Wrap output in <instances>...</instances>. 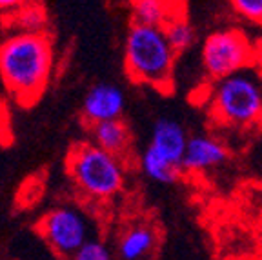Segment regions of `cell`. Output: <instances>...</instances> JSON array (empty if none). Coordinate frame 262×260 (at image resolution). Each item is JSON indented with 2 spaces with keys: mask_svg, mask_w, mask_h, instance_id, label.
Segmentation results:
<instances>
[{
  "mask_svg": "<svg viewBox=\"0 0 262 260\" xmlns=\"http://www.w3.org/2000/svg\"><path fill=\"white\" fill-rule=\"evenodd\" d=\"M53 71V42L46 33H13L0 42V77L22 106L42 97Z\"/></svg>",
  "mask_w": 262,
  "mask_h": 260,
  "instance_id": "cell-1",
  "label": "cell"
},
{
  "mask_svg": "<svg viewBox=\"0 0 262 260\" xmlns=\"http://www.w3.org/2000/svg\"><path fill=\"white\" fill-rule=\"evenodd\" d=\"M175 60L177 51L164 28L131 24L124 44V66L131 80L168 93L173 88Z\"/></svg>",
  "mask_w": 262,
  "mask_h": 260,
  "instance_id": "cell-2",
  "label": "cell"
},
{
  "mask_svg": "<svg viewBox=\"0 0 262 260\" xmlns=\"http://www.w3.org/2000/svg\"><path fill=\"white\" fill-rule=\"evenodd\" d=\"M209 117L217 126L250 131L262 126V85L248 73L222 78L209 95Z\"/></svg>",
  "mask_w": 262,
  "mask_h": 260,
  "instance_id": "cell-3",
  "label": "cell"
},
{
  "mask_svg": "<svg viewBox=\"0 0 262 260\" xmlns=\"http://www.w3.org/2000/svg\"><path fill=\"white\" fill-rule=\"evenodd\" d=\"M68 169L82 193L97 200H106L124 187V164L93 142L73 146L68 159Z\"/></svg>",
  "mask_w": 262,
  "mask_h": 260,
  "instance_id": "cell-4",
  "label": "cell"
},
{
  "mask_svg": "<svg viewBox=\"0 0 262 260\" xmlns=\"http://www.w3.org/2000/svg\"><path fill=\"white\" fill-rule=\"evenodd\" d=\"M257 62L253 42L241 29H219L208 35L202 46V66L213 80L242 73Z\"/></svg>",
  "mask_w": 262,
  "mask_h": 260,
  "instance_id": "cell-5",
  "label": "cell"
},
{
  "mask_svg": "<svg viewBox=\"0 0 262 260\" xmlns=\"http://www.w3.org/2000/svg\"><path fill=\"white\" fill-rule=\"evenodd\" d=\"M38 233L46 244L62 258H71L91 240L88 219L71 206L49 209L38 222Z\"/></svg>",
  "mask_w": 262,
  "mask_h": 260,
  "instance_id": "cell-6",
  "label": "cell"
},
{
  "mask_svg": "<svg viewBox=\"0 0 262 260\" xmlns=\"http://www.w3.org/2000/svg\"><path fill=\"white\" fill-rule=\"evenodd\" d=\"M126 107V95L119 85L100 82L90 88L82 102V117L88 124L97 126L102 122L120 120Z\"/></svg>",
  "mask_w": 262,
  "mask_h": 260,
  "instance_id": "cell-7",
  "label": "cell"
},
{
  "mask_svg": "<svg viewBox=\"0 0 262 260\" xmlns=\"http://www.w3.org/2000/svg\"><path fill=\"white\" fill-rule=\"evenodd\" d=\"M229 160V149L221 138L211 135H193L182 159V173H204L221 167Z\"/></svg>",
  "mask_w": 262,
  "mask_h": 260,
  "instance_id": "cell-8",
  "label": "cell"
},
{
  "mask_svg": "<svg viewBox=\"0 0 262 260\" xmlns=\"http://www.w3.org/2000/svg\"><path fill=\"white\" fill-rule=\"evenodd\" d=\"M188 140L189 137L182 124L177 122L175 118L160 117L151 127L149 147H153L157 153L166 157L169 162L182 167V159H184Z\"/></svg>",
  "mask_w": 262,
  "mask_h": 260,
  "instance_id": "cell-9",
  "label": "cell"
},
{
  "mask_svg": "<svg viewBox=\"0 0 262 260\" xmlns=\"http://www.w3.org/2000/svg\"><path fill=\"white\" fill-rule=\"evenodd\" d=\"M159 246V231L149 222L131 224L117 244L119 260H149Z\"/></svg>",
  "mask_w": 262,
  "mask_h": 260,
  "instance_id": "cell-10",
  "label": "cell"
},
{
  "mask_svg": "<svg viewBox=\"0 0 262 260\" xmlns=\"http://www.w3.org/2000/svg\"><path fill=\"white\" fill-rule=\"evenodd\" d=\"M91 142L100 149H104L106 153L122 160L129 153L131 129L122 118L97 124V126H91Z\"/></svg>",
  "mask_w": 262,
  "mask_h": 260,
  "instance_id": "cell-11",
  "label": "cell"
},
{
  "mask_svg": "<svg viewBox=\"0 0 262 260\" xmlns=\"http://www.w3.org/2000/svg\"><path fill=\"white\" fill-rule=\"evenodd\" d=\"M175 6L177 4H168V2H160V0H137V2H131L133 24L166 28L173 18L182 15V13L173 11Z\"/></svg>",
  "mask_w": 262,
  "mask_h": 260,
  "instance_id": "cell-12",
  "label": "cell"
},
{
  "mask_svg": "<svg viewBox=\"0 0 262 260\" xmlns=\"http://www.w3.org/2000/svg\"><path fill=\"white\" fill-rule=\"evenodd\" d=\"M140 167L144 175L159 184H175L182 177V167L169 162L166 157L157 153L153 147L147 146L140 157Z\"/></svg>",
  "mask_w": 262,
  "mask_h": 260,
  "instance_id": "cell-13",
  "label": "cell"
},
{
  "mask_svg": "<svg viewBox=\"0 0 262 260\" xmlns=\"http://www.w3.org/2000/svg\"><path fill=\"white\" fill-rule=\"evenodd\" d=\"M164 31H166V37H168L171 48L177 51V55L186 51L188 48H191L196 40L195 28L189 24L184 15L173 18V20L164 28Z\"/></svg>",
  "mask_w": 262,
  "mask_h": 260,
  "instance_id": "cell-14",
  "label": "cell"
},
{
  "mask_svg": "<svg viewBox=\"0 0 262 260\" xmlns=\"http://www.w3.org/2000/svg\"><path fill=\"white\" fill-rule=\"evenodd\" d=\"M15 22L18 26L16 33H44L40 31L46 24L44 9L40 6L26 4L24 9H18L15 13Z\"/></svg>",
  "mask_w": 262,
  "mask_h": 260,
  "instance_id": "cell-15",
  "label": "cell"
},
{
  "mask_svg": "<svg viewBox=\"0 0 262 260\" xmlns=\"http://www.w3.org/2000/svg\"><path fill=\"white\" fill-rule=\"evenodd\" d=\"M70 260H113V253H111V249L104 244L102 240L91 239Z\"/></svg>",
  "mask_w": 262,
  "mask_h": 260,
  "instance_id": "cell-16",
  "label": "cell"
},
{
  "mask_svg": "<svg viewBox=\"0 0 262 260\" xmlns=\"http://www.w3.org/2000/svg\"><path fill=\"white\" fill-rule=\"evenodd\" d=\"M231 8L241 18L262 28V0H233Z\"/></svg>",
  "mask_w": 262,
  "mask_h": 260,
  "instance_id": "cell-17",
  "label": "cell"
}]
</instances>
